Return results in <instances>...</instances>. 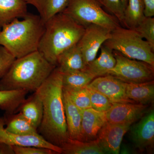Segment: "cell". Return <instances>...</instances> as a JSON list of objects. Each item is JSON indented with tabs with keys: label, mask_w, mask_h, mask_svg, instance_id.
Wrapping results in <instances>:
<instances>
[{
	"label": "cell",
	"mask_w": 154,
	"mask_h": 154,
	"mask_svg": "<svg viewBox=\"0 0 154 154\" xmlns=\"http://www.w3.org/2000/svg\"><path fill=\"white\" fill-rule=\"evenodd\" d=\"M63 74L56 67L36 91L43 105L39 131L50 143L61 146L69 138L63 96Z\"/></svg>",
	"instance_id": "obj_1"
},
{
	"label": "cell",
	"mask_w": 154,
	"mask_h": 154,
	"mask_svg": "<svg viewBox=\"0 0 154 154\" xmlns=\"http://www.w3.org/2000/svg\"><path fill=\"white\" fill-rule=\"evenodd\" d=\"M55 68L38 51L16 59L0 79V90L35 92Z\"/></svg>",
	"instance_id": "obj_2"
},
{
	"label": "cell",
	"mask_w": 154,
	"mask_h": 154,
	"mask_svg": "<svg viewBox=\"0 0 154 154\" xmlns=\"http://www.w3.org/2000/svg\"><path fill=\"white\" fill-rule=\"evenodd\" d=\"M0 30V45L17 58L38 51L45 29V23L38 15L28 14L3 25Z\"/></svg>",
	"instance_id": "obj_3"
},
{
	"label": "cell",
	"mask_w": 154,
	"mask_h": 154,
	"mask_svg": "<svg viewBox=\"0 0 154 154\" xmlns=\"http://www.w3.org/2000/svg\"><path fill=\"white\" fill-rule=\"evenodd\" d=\"M45 23V29L38 51L56 66L59 56L78 43L85 28L63 13L56 14Z\"/></svg>",
	"instance_id": "obj_4"
},
{
	"label": "cell",
	"mask_w": 154,
	"mask_h": 154,
	"mask_svg": "<svg viewBox=\"0 0 154 154\" xmlns=\"http://www.w3.org/2000/svg\"><path fill=\"white\" fill-rule=\"evenodd\" d=\"M103 45L132 59L142 61L154 66V49L134 29L121 26L111 30Z\"/></svg>",
	"instance_id": "obj_5"
},
{
	"label": "cell",
	"mask_w": 154,
	"mask_h": 154,
	"mask_svg": "<svg viewBox=\"0 0 154 154\" xmlns=\"http://www.w3.org/2000/svg\"><path fill=\"white\" fill-rule=\"evenodd\" d=\"M61 13L85 28L94 24L112 30L120 26L117 19L105 11L96 0H68Z\"/></svg>",
	"instance_id": "obj_6"
},
{
	"label": "cell",
	"mask_w": 154,
	"mask_h": 154,
	"mask_svg": "<svg viewBox=\"0 0 154 154\" xmlns=\"http://www.w3.org/2000/svg\"><path fill=\"white\" fill-rule=\"evenodd\" d=\"M113 52L116 64L107 75L128 83L153 81L154 66L142 61L129 58L116 51L113 50Z\"/></svg>",
	"instance_id": "obj_7"
},
{
	"label": "cell",
	"mask_w": 154,
	"mask_h": 154,
	"mask_svg": "<svg viewBox=\"0 0 154 154\" xmlns=\"http://www.w3.org/2000/svg\"><path fill=\"white\" fill-rule=\"evenodd\" d=\"M111 32L110 29L94 24L85 28V32L77 45L86 66L96 58L101 46L110 37Z\"/></svg>",
	"instance_id": "obj_8"
},
{
	"label": "cell",
	"mask_w": 154,
	"mask_h": 154,
	"mask_svg": "<svg viewBox=\"0 0 154 154\" xmlns=\"http://www.w3.org/2000/svg\"><path fill=\"white\" fill-rule=\"evenodd\" d=\"M0 143L8 145L21 146H34L50 149L57 154H62V149L50 143L41 135H21L9 132L5 128L4 118L0 116Z\"/></svg>",
	"instance_id": "obj_9"
},
{
	"label": "cell",
	"mask_w": 154,
	"mask_h": 154,
	"mask_svg": "<svg viewBox=\"0 0 154 154\" xmlns=\"http://www.w3.org/2000/svg\"><path fill=\"white\" fill-rule=\"evenodd\" d=\"M126 83L107 75L95 78L87 86L107 96L113 103H135L126 96Z\"/></svg>",
	"instance_id": "obj_10"
},
{
	"label": "cell",
	"mask_w": 154,
	"mask_h": 154,
	"mask_svg": "<svg viewBox=\"0 0 154 154\" xmlns=\"http://www.w3.org/2000/svg\"><path fill=\"white\" fill-rule=\"evenodd\" d=\"M131 125L130 123H113L108 122L105 123L100 129L97 138L105 152L119 153L123 137Z\"/></svg>",
	"instance_id": "obj_11"
},
{
	"label": "cell",
	"mask_w": 154,
	"mask_h": 154,
	"mask_svg": "<svg viewBox=\"0 0 154 154\" xmlns=\"http://www.w3.org/2000/svg\"><path fill=\"white\" fill-rule=\"evenodd\" d=\"M147 106L132 103H114L105 112L107 122L132 124L144 113Z\"/></svg>",
	"instance_id": "obj_12"
},
{
	"label": "cell",
	"mask_w": 154,
	"mask_h": 154,
	"mask_svg": "<svg viewBox=\"0 0 154 154\" xmlns=\"http://www.w3.org/2000/svg\"><path fill=\"white\" fill-rule=\"evenodd\" d=\"M131 139L141 151L152 149L154 143V112L152 110L131 128Z\"/></svg>",
	"instance_id": "obj_13"
},
{
	"label": "cell",
	"mask_w": 154,
	"mask_h": 154,
	"mask_svg": "<svg viewBox=\"0 0 154 154\" xmlns=\"http://www.w3.org/2000/svg\"><path fill=\"white\" fill-rule=\"evenodd\" d=\"M107 122L105 112L93 108L83 110L81 141L88 142L97 139L100 129Z\"/></svg>",
	"instance_id": "obj_14"
},
{
	"label": "cell",
	"mask_w": 154,
	"mask_h": 154,
	"mask_svg": "<svg viewBox=\"0 0 154 154\" xmlns=\"http://www.w3.org/2000/svg\"><path fill=\"white\" fill-rule=\"evenodd\" d=\"M63 96L69 137L81 141L83 110L75 105L63 89Z\"/></svg>",
	"instance_id": "obj_15"
},
{
	"label": "cell",
	"mask_w": 154,
	"mask_h": 154,
	"mask_svg": "<svg viewBox=\"0 0 154 154\" xmlns=\"http://www.w3.org/2000/svg\"><path fill=\"white\" fill-rule=\"evenodd\" d=\"M86 65L77 45L62 53L57 58V68L62 73L84 71Z\"/></svg>",
	"instance_id": "obj_16"
},
{
	"label": "cell",
	"mask_w": 154,
	"mask_h": 154,
	"mask_svg": "<svg viewBox=\"0 0 154 154\" xmlns=\"http://www.w3.org/2000/svg\"><path fill=\"white\" fill-rule=\"evenodd\" d=\"M101 54L98 58L86 65L85 71L94 77L107 75L108 72L115 66L116 60L113 50L104 45L101 46Z\"/></svg>",
	"instance_id": "obj_17"
},
{
	"label": "cell",
	"mask_w": 154,
	"mask_h": 154,
	"mask_svg": "<svg viewBox=\"0 0 154 154\" xmlns=\"http://www.w3.org/2000/svg\"><path fill=\"white\" fill-rule=\"evenodd\" d=\"M27 5L24 0H0V28L25 17L28 13Z\"/></svg>",
	"instance_id": "obj_18"
},
{
	"label": "cell",
	"mask_w": 154,
	"mask_h": 154,
	"mask_svg": "<svg viewBox=\"0 0 154 154\" xmlns=\"http://www.w3.org/2000/svg\"><path fill=\"white\" fill-rule=\"evenodd\" d=\"M36 129L41 124L43 116V105L36 91L29 98L25 99L18 110Z\"/></svg>",
	"instance_id": "obj_19"
},
{
	"label": "cell",
	"mask_w": 154,
	"mask_h": 154,
	"mask_svg": "<svg viewBox=\"0 0 154 154\" xmlns=\"http://www.w3.org/2000/svg\"><path fill=\"white\" fill-rule=\"evenodd\" d=\"M128 98L135 102L146 105L153 101L154 81L141 83H126Z\"/></svg>",
	"instance_id": "obj_20"
},
{
	"label": "cell",
	"mask_w": 154,
	"mask_h": 154,
	"mask_svg": "<svg viewBox=\"0 0 154 154\" xmlns=\"http://www.w3.org/2000/svg\"><path fill=\"white\" fill-rule=\"evenodd\" d=\"M68 0H24L27 5L33 6L38 16L44 22L61 13L66 5Z\"/></svg>",
	"instance_id": "obj_21"
},
{
	"label": "cell",
	"mask_w": 154,
	"mask_h": 154,
	"mask_svg": "<svg viewBox=\"0 0 154 154\" xmlns=\"http://www.w3.org/2000/svg\"><path fill=\"white\" fill-rule=\"evenodd\" d=\"M62 153L65 154H102L105 152L97 139L91 141H82L69 138L60 147Z\"/></svg>",
	"instance_id": "obj_22"
},
{
	"label": "cell",
	"mask_w": 154,
	"mask_h": 154,
	"mask_svg": "<svg viewBox=\"0 0 154 154\" xmlns=\"http://www.w3.org/2000/svg\"><path fill=\"white\" fill-rule=\"evenodd\" d=\"M28 93L23 90H0V108L5 112L6 115L15 113L26 99Z\"/></svg>",
	"instance_id": "obj_23"
},
{
	"label": "cell",
	"mask_w": 154,
	"mask_h": 154,
	"mask_svg": "<svg viewBox=\"0 0 154 154\" xmlns=\"http://www.w3.org/2000/svg\"><path fill=\"white\" fill-rule=\"evenodd\" d=\"M145 17L143 0H128L124 14V28L134 29Z\"/></svg>",
	"instance_id": "obj_24"
},
{
	"label": "cell",
	"mask_w": 154,
	"mask_h": 154,
	"mask_svg": "<svg viewBox=\"0 0 154 154\" xmlns=\"http://www.w3.org/2000/svg\"><path fill=\"white\" fill-rule=\"evenodd\" d=\"M5 128L9 132L16 134H37V130L19 112L17 114L6 115L4 118Z\"/></svg>",
	"instance_id": "obj_25"
},
{
	"label": "cell",
	"mask_w": 154,
	"mask_h": 154,
	"mask_svg": "<svg viewBox=\"0 0 154 154\" xmlns=\"http://www.w3.org/2000/svg\"><path fill=\"white\" fill-rule=\"evenodd\" d=\"M63 74V88L66 90L85 88L95 78L85 71Z\"/></svg>",
	"instance_id": "obj_26"
},
{
	"label": "cell",
	"mask_w": 154,
	"mask_h": 154,
	"mask_svg": "<svg viewBox=\"0 0 154 154\" xmlns=\"http://www.w3.org/2000/svg\"><path fill=\"white\" fill-rule=\"evenodd\" d=\"M102 8L113 15L123 26L125 11L128 0H96Z\"/></svg>",
	"instance_id": "obj_27"
},
{
	"label": "cell",
	"mask_w": 154,
	"mask_h": 154,
	"mask_svg": "<svg viewBox=\"0 0 154 154\" xmlns=\"http://www.w3.org/2000/svg\"><path fill=\"white\" fill-rule=\"evenodd\" d=\"M63 89L72 102L82 110L91 108L90 94L88 88L66 90Z\"/></svg>",
	"instance_id": "obj_28"
},
{
	"label": "cell",
	"mask_w": 154,
	"mask_h": 154,
	"mask_svg": "<svg viewBox=\"0 0 154 154\" xmlns=\"http://www.w3.org/2000/svg\"><path fill=\"white\" fill-rule=\"evenodd\" d=\"M86 87L90 94L91 108L104 112L110 109L113 103L107 96L88 86Z\"/></svg>",
	"instance_id": "obj_29"
},
{
	"label": "cell",
	"mask_w": 154,
	"mask_h": 154,
	"mask_svg": "<svg viewBox=\"0 0 154 154\" xmlns=\"http://www.w3.org/2000/svg\"><path fill=\"white\" fill-rule=\"evenodd\" d=\"M134 30L147 42L154 49V18L146 17Z\"/></svg>",
	"instance_id": "obj_30"
},
{
	"label": "cell",
	"mask_w": 154,
	"mask_h": 154,
	"mask_svg": "<svg viewBox=\"0 0 154 154\" xmlns=\"http://www.w3.org/2000/svg\"><path fill=\"white\" fill-rule=\"evenodd\" d=\"M16 59L5 48L0 45V79L8 71Z\"/></svg>",
	"instance_id": "obj_31"
},
{
	"label": "cell",
	"mask_w": 154,
	"mask_h": 154,
	"mask_svg": "<svg viewBox=\"0 0 154 154\" xmlns=\"http://www.w3.org/2000/svg\"><path fill=\"white\" fill-rule=\"evenodd\" d=\"M14 154H57L50 149L34 146H12Z\"/></svg>",
	"instance_id": "obj_32"
},
{
	"label": "cell",
	"mask_w": 154,
	"mask_h": 154,
	"mask_svg": "<svg viewBox=\"0 0 154 154\" xmlns=\"http://www.w3.org/2000/svg\"><path fill=\"white\" fill-rule=\"evenodd\" d=\"M144 5V15L146 17L154 16V0H143Z\"/></svg>",
	"instance_id": "obj_33"
},
{
	"label": "cell",
	"mask_w": 154,
	"mask_h": 154,
	"mask_svg": "<svg viewBox=\"0 0 154 154\" xmlns=\"http://www.w3.org/2000/svg\"><path fill=\"white\" fill-rule=\"evenodd\" d=\"M0 154H14L12 146L0 143Z\"/></svg>",
	"instance_id": "obj_34"
},
{
	"label": "cell",
	"mask_w": 154,
	"mask_h": 154,
	"mask_svg": "<svg viewBox=\"0 0 154 154\" xmlns=\"http://www.w3.org/2000/svg\"><path fill=\"white\" fill-rule=\"evenodd\" d=\"M1 28H0V30H1Z\"/></svg>",
	"instance_id": "obj_35"
}]
</instances>
